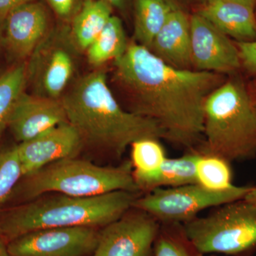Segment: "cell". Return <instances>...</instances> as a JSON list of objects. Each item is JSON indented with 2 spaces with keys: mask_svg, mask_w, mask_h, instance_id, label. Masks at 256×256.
<instances>
[{
  "mask_svg": "<svg viewBox=\"0 0 256 256\" xmlns=\"http://www.w3.org/2000/svg\"><path fill=\"white\" fill-rule=\"evenodd\" d=\"M227 77L174 68L133 41L114 62L112 79L126 110L154 121L165 140L188 151L203 140L207 98Z\"/></svg>",
  "mask_w": 256,
  "mask_h": 256,
  "instance_id": "obj_1",
  "label": "cell"
},
{
  "mask_svg": "<svg viewBox=\"0 0 256 256\" xmlns=\"http://www.w3.org/2000/svg\"><path fill=\"white\" fill-rule=\"evenodd\" d=\"M67 121L84 144L120 158L128 146L142 138L164 139L154 121L126 110L108 84L105 72L84 76L60 98Z\"/></svg>",
  "mask_w": 256,
  "mask_h": 256,
  "instance_id": "obj_2",
  "label": "cell"
},
{
  "mask_svg": "<svg viewBox=\"0 0 256 256\" xmlns=\"http://www.w3.org/2000/svg\"><path fill=\"white\" fill-rule=\"evenodd\" d=\"M138 194L117 191L90 197L43 195L0 215V238L10 242L43 228H104L132 208Z\"/></svg>",
  "mask_w": 256,
  "mask_h": 256,
  "instance_id": "obj_3",
  "label": "cell"
},
{
  "mask_svg": "<svg viewBox=\"0 0 256 256\" xmlns=\"http://www.w3.org/2000/svg\"><path fill=\"white\" fill-rule=\"evenodd\" d=\"M204 140L196 149L230 163L256 158V111L246 82L238 73L207 98L204 108Z\"/></svg>",
  "mask_w": 256,
  "mask_h": 256,
  "instance_id": "obj_4",
  "label": "cell"
},
{
  "mask_svg": "<svg viewBox=\"0 0 256 256\" xmlns=\"http://www.w3.org/2000/svg\"><path fill=\"white\" fill-rule=\"evenodd\" d=\"M18 190V194L28 201L52 193L76 197L117 191L139 193L130 160L118 166H104L77 156L55 162L24 176Z\"/></svg>",
  "mask_w": 256,
  "mask_h": 256,
  "instance_id": "obj_5",
  "label": "cell"
},
{
  "mask_svg": "<svg viewBox=\"0 0 256 256\" xmlns=\"http://www.w3.org/2000/svg\"><path fill=\"white\" fill-rule=\"evenodd\" d=\"M216 208L206 216H197L183 224L194 245L204 255L254 256L256 206L242 198Z\"/></svg>",
  "mask_w": 256,
  "mask_h": 256,
  "instance_id": "obj_6",
  "label": "cell"
},
{
  "mask_svg": "<svg viewBox=\"0 0 256 256\" xmlns=\"http://www.w3.org/2000/svg\"><path fill=\"white\" fill-rule=\"evenodd\" d=\"M250 186H236L226 191L206 190L198 184L162 188L138 196L132 207L144 210L160 224H184L207 208L242 200Z\"/></svg>",
  "mask_w": 256,
  "mask_h": 256,
  "instance_id": "obj_7",
  "label": "cell"
},
{
  "mask_svg": "<svg viewBox=\"0 0 256 256\" xmlns=\"http://www.w3.org/2000/svg\"><path fill=\"white\" fill-rule=\"evenodd\" d=\"M160 223L144 210L132 207L100 230L92 256H152Z\"/></svg>",
  "mask_w": 256,
  "mask_h": 256,
  "instance_id": "obj_8",
  "label": "cell"
},
{
  "mask_svg": "<svg viewBox=\"0 0 256 256\" xmlns=\"http://www.w3.org/2000/svg\"><path fill=\"white\" fill-rule=\"evenodd\" d=\"M99 234L88 226L38 229L10 240L8 250L12 256H88Z\"/></svg>",
  "mask_w": 256,
  "mask_h": 256,
  "instance_id": "obj_9",
  "label": "cell"
},
{
  "mask_svg": "<svg viewBox=\"0 0 256 256\" xmlns=\"http://www.w3.org/2000/svg\"><path fill=\"white\" fill-rule=\"evenodd\" d=\"M194 70L229 76L240 70L235 42L198 13L190 16Z\"/></svg>",
  "mask_w": 256,
  "mask_h": 256,
  "instance_id": "obj_10",
  "label": "cell"
},
{
  "mask_svg": "<svg viewBox=\"0 0 256 256\" xmlns=\"http://www.w3.org/2000/svg\"><path fill=\"white\" fill-rule=\"evenodd\" d=\"M84 146L78 133L68 122L20 142L16 148L24 178L55 162L76 158Z\"/></svg>",
  "mask_w": 256,
  "mask_h": 256,
  "instance_id": "obj_11",
  "label": "cell"
},
{
  "mask_svg": "<svg viewBox=\"0 0 256 256\" xmlns=\"http://www.w3.org/2000/svg\"><path fill=\"white\" fill-rule=\"evenodd\" d=\"M65 122L68 121L60 99L24 92L15 105L8 127L20 143Z\"/></svg>",
  "mask_w": 256,
  "mask_h": 256,
  "instance_id": "obj_12",
  "label": "cell"
},
{
  "mask_svg": "<svg viewBox=\"0 0 256 256\" xmlns=\"http://www.w3.org/2000/svg\"><path fill=\"white\" fill-rule=\"evenodd\" d=\"M4 18L5 44L10 52L20 58L33 54L48 28L44 6L36 1L26 3L10 12Z\"/></svg>",
  "mask_w": 256,
  "mask_h": 256,
  "instance_id": "obj_13",
  "label": "cell"
},
{
  "mask_svg": "<svg viewBox=\"0 0 256 256\" xmlns=\"http://www.w3.org/2000/svg\"><path fill=\"white\" fill-rule=\"evenodd\" d=\"M149 50L174 68L193 69L190 16L186 12L173 10Z\"/></svg>",
  "mask_w": 256,
  "mask_h": 256,
  "instance_id": "obj_14",
  "label": "cell"
},
{
  "mask_svg": "<svg viewBox=\"0 0 256 256\" xmlns=\"http://www.w3.org/2000/svg\"><path fill=\"white\" fill-rule=\"evenodd\" d=\"M234 42L256 40V12L236 0H208L194 12Z\"/></svg>",
  "mask_w": 256,
  "mask_h": 256,
  "instance_id": "obj_15",
  "label": "cell"
},
{
  "mask_svg": "<svg viewBox=\"0 0 256 256\" xmlns=\"http://www.w3.org/2000/svg\"><path fill=\"white\" fill-rule=\"evenodd\" d=\"M28 66V76L36 75L42 96L60 99L74 70L73 57L67 48L54 46Z\"/></svg>",
  "mask_w": 256,
  "mask_h": 256,
  "instance_id": "obj_16",
  "label": "cell"
},
{
  "mask_svg": "<svg viewBox=\"0 0 256 256\" xmlns=\"http://www.w3.org/2000/svg\"><path fill=\"white\" fill-rule=\"evenodd\" d=\"M198 154V151L194 149L178 158H166L154 172L134 178L138 191L146 194L158 188L196 184V164Z\"/></svg>",
  "mask_w": 256,
  "mask_h": 256,
  "instance_id": "obj_17",
  "label": "cell"
},
{
  "mask_svg": "<svg viewBox=\"0 0 256 256\" xmlns=\"http://www.w3.org/2000/svg\"><path fill=\"white\" fill-rule=\"evenodd\" d=\"M174 8L169 0H134V42L149 50Z\"/></svg>",
  "mask_w": 256,
  "mask_h": 256,
  "instance_id": "obj_18",
  "label": "cell"
},
{
  "mask_svg": "<svg viewBox=\"0 0 256 256\" xmlns=\"http://www.w3.org/2000/svg\"><path fill=\"white\" fill-rule=\"evenodd\" d=\"M112 10L104 0H86L72 24V38L79 48L86 50L108 22Z\"/></svg>",
  "mask_w": 256,
  "mask_h": 256,
  "instance_id": "obj_19",
  "label": "cell"
},
{
  "mask_svg": "<svg viewBox=\"0 0 256 256\" xmlns=\"http://www.w3.org/2000/svg\"><path fill=\"white\" fill-rule=\"evenodd\" d=\"M129 43L122 21L112 15L100 34L87 48L88 60L95 66L114 62L126 53Z\"/></svg>",
  "mask_w": 256,
  "mask_h": 256,
  "instance_id": "obj_20",
  "label": "cell"
},
{
  "mask_svg": "<svg viewBox=\"0 0 256 256\" xmlns=\"http://www.w3.org/2000/svg\"><path fill=\"white\" fill-rule=\"evenodd\" d=\"M230 164L220 156L200 152L196 164V183L214 192L226 191L233 188Z\"/></svg>",
  "mask_w": 256,
  "mask_h": 256,
  "instance_id": "obj_21",
  "label": "cell"
},
{
  "mask_svg": "<svg viewBox=\"0 0 256 256\" xmlns=\"http://www.w3.org/2000/svg\"><path fill=\"white\" fill-rule=\"evenodd\" d=\"M28 66L18 64L0 75V133L8 126L15 105L24 92Z\"/></svg>",
  "mask_w": 256,
  "mask_h": 256,
  "instance_id": "obj_22",
  "label": "cell"
},
{
  "mask_svg": "<svg viewBox=\"0 0 256 256\" xmlns=\"http://www.w3.org/2000/svg\"><path fill=\"white\" fill-rule=\"evenodd\" d=\"M152 256H205L188 238L182 224H160Z\"/></svg>",
  "mask_w": 256,
  "mask_h": 256,
  "instance_id": "obj_23",
  "label": "cell"
},
{
  "mask_svg": "<svg viewBox=\"0 0 256 256\" xmlns=\"http://www.w3.org/2000/svg\"><path fill=\"white\" fill-rule=\"evenodd\" d=\"M131 159L133 178H137L154 172L168 158L160 139L142 138L132 143Z\"/></svg>",
  "mask_w": 256,
  "mask_h": 256,
  "instance_id": "obj_24",
  "label": "cell"
},
{
  "mask_svg": "<svg viewBox=\"0 0 256 256\" xmlns=\"http://www.w3.org/2000/svg\"><path fill=\"white\" fill-rule=\"evenodd\" d=\"M24 178L16 146L0 152V205L14 192Z\"/></svg>",
  "mask_w": 256,
  "mask_h": 256,
  "instance_id": "obj_25",
  "label": "cell"
},
{
  "mask_svg": "<svg viewBox=\"0 0 256 256\" xmlns=\"http://www.w3.org/2000/svg\"><path fill=\"white\" fill-rule=\"evenodd\" d=\"M238 50L242 69L248 76H256V40L252 42H235Z\"/></svg>",
  "mask_w": 256,
  "mask_h": 256,
  "instance_id": "obj_26",
  "label": "cell"
},
{
  "mask_svg": "<svg viewBox=\"0 0 256 256\" xmlns=\"http://www.w3.org/2000/svg\"><path fill=\"white\" fill-rule=\"evenodd\" d=\"M54 11L62 18H68L73 12L76 0H47Z\"/></svg>",
  "mask_w": 256,
  "mask_h": 256,
  "instance_id": "obj_27",
  "label": "cell"
},
{
  "mask_svg": "<svg viewBox=\"0 0 256 256\" xmlns=\"http://www.w3.org/2000/svg\"><path fill=\"white\" fill-rule=\"evenodd\" d=\"M36 0H0V18H5L10 12L18 6Z\"/></svg>",
  "mask_w": 256,
  "mask_h": 256,
  "instance_id": "obj_28",
  "label": "cell"
},
{
  "mask_svg": "<svg viewBox=\"0 0 256 256\" xmlns=\"http://www.w3.org/2000/svg\"><path fill=\"white\" fill-rule=\"evenodd\" d=\"M175 8L186 12L188 9L197 10L208 0H169Z\"/></svg>",
  "mask_w": 256,
  "mask_h": 256,
  "instance_id": "obj_29",
  "label": "cell"
},
{
  "mask_svg": "<svg viewBox=\"0 0 256 256\" xmlns=\"http://www.w3.org/2000/svg\"><path fill=\"white\" fill-rule=\"evenodd\" d=\"M244 198L256 206V185L250 186V190Z\"/></svg>",
  "mask_w": 256,
  "mask_h": 256,
  "instance_id": "obj_30",
  "label": "cell"
},
{
  "mask_svg": "<svg viewBox=\"0 0 256 256\" xmlns=\"http://www.w3.org/2000/svg\"><path fill=\"white\" fill-rule=\"evenodd\" d=\"M107 2L109 4L112 6V8H116L120 10H124L126 6L127 0H104Z\"/></svg>",
  "mask_w": 256,
  "mask_h": 256,
  "instance_id": "obj_31",
  "label": "cell"
},
{
  "mask_svg": "<svg viewBox=\"0 0 256 256\" xmlns=\"http://www.w3.org/2000/svg\"><path fill=\"white\" fill-rule=\"evenodd\" d=\"M0 256H12L8 250V246H5L4 242L0 239Z\"/></svg>",
  "mask_w": 256,
  "mask_h": 256,
  "instance_id": "obj_32",
  "label": "cell"
},
{
  "mask_svg": "<svg viewBox=\"0 0 256 256\" xmlns=\"http://www.w3.org/2000/svg\"><path fill=\"white\" fill-rule=\"evenodd\" d=\"M236 1L244 3V4L248 5L252 8L256 9V0H236Z\"/></svg>",
  "mask_w": 256,
  "mask_h": 256,
  "instance_id": "obj_33",
  "label": "cell"
}]
</instances>
